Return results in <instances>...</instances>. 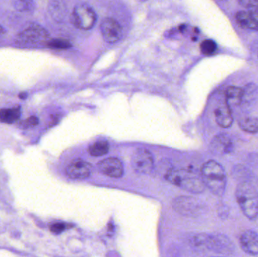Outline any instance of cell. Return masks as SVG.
Wrapping results in <instances>:
<instances>
[{"label":"cell","mask_w":258,"mask_h":257,"mask_svg":"<svg viewBox=\"0 0 258 257\" xmlns=\"http://www.w3.org/2000/svg\"><path fill=\"white\" fill-rule=\"evenodd\" d=\"M252 15V16L254 17V20H255L256 23H257V25L258 27V8H256V9H251V10L248 11Z\"/></svg>","instance_id":"obj_26"},{"label":"cell","mask_w":258,"mask_h":257,"mask_svg":"<svg viewBox=\"0 0 258 257\" xmlns=\"http://www.w3.org/2000/svg\"><path fill=\"white\" fill-rule=\"evenodd\" d=\"M50 34L40 24L33 23L21 30L15 38V43L21 47L33 48L47 44Z\"/></svg>","instance_id":"obj_4"},{"label":"cell","mask_w":258,"mask_h":257,"mask_svg":"<svg viewBox=\"0 0 258 257\" xmlns=\"http://www.w3.org/2000/svg\"><path fill=\"white\" fill-rule=\"evenodd\" d=\"M132 168L135 172L141 175L150 174L153 169L154 160L150 151L139 149L134 152L131 160Z\"/></svg>","instance_id":"obj_6"},{"label":"cell","mask_w":258,"mask_h":257,"mask_svg":"<svg viewBox=\"0 0 258 257\" xmlns=\"http://www.w3.org/2000/svg\"><path fill=\"white\" fill-rule=\"evenodd\" d=\"M201 176L205 185L215 196H222L224 194L227 186V175L221 164L214 160L208 161L202 167Z\"/></svg>","instance_id":"obj_1"},{"label":"cell","mask_w":258,"mask_h":257,"mask_svg":"<svg viewBox=\"0 0 258 257\" xmlns=\"http://www.w3.org/2000/svg\"><path fill=\"white\" fill-rule=\"evenodd\" d=\"M15 10L20 12H29L34 9L33 0H12Z\"/></svg>","instance_id":"obj_20"},{"label":"cell","mask_w":258,"mask_h":257,"mask_svg":"<svg viewBox=\"0 0 258 257\" xmlns=\"http://www.w3.org/2000/svg\"><path fill=\"white\" fill-rule=\"evenodd\" d=\"M38 123H39L38 118L35 117V116H31V117L27 119V120L23 122L21 125H22V128H29L36 126V125H38Z\"/></svg>","instance_id":"obj_24"},{"label":"cell","mask_w":258,"mask_h":257,"mask_svg":"<svg viewBox=\"0 0 258 257\" xmlns=\"http://www.w3.org/2000/svg\"><path fill=\"white\" fill-rule=\"evenodd\" d=\"M200 49H201L202 53L205 55H211L216 51L217 45L213 40L206 39V40L202 42L201 45H200Z\"/></svg>","instance_id":"obj_22"},{"label":"cell","mask_w":258,"mask_h":257,"mask_svg":"<svg viewBox=\"0 0 258 257\" xmlns=\"http://www.w3.org/2000/svg\"><path fill=\"white\" fill-rule=\"evenodd\" d=\"M241 129L245 132L255 134L258 132V119L256 117H245L239 122Z\"/></svg>","instance_id":"obj_18"},{"label":"cell","mask_w":258,"mask_h":257,"mask_svg":"<svg viewBox=\"0 0 258 257\" xmlns=\"http://www.w3.org/2000/svg\"><path fill=\"white\" fill-rule=\"evenodd\" d=\"M20 98H21V99H23V98H25L26 97H27V95H26L25 93L21 94L20 95Z\"/></svg>","instance_id":"obj_28"},{"label":"cell","mask_w":258,"mask_h":257,"mask_svg":"<svg viewBox=\"0 0 258 257\" xmlns=\"http://www.w3.org/2000/svg\"><path fill=\"white\" fill-rule=\"evenodd\" d=\"M236 196L245 217L255 219L258 215V193L254 186L249 182L241 183L236 188Z\"/></svg>","instance_id":"obj_3"},{"label":"cell","mask_w":258,"mask_h":257,"mask_svg":"<svg viewBox=\"0 0 258 257\" xmlns=\"http://www.w3.org/2000/svg\"><path fill=\"white\" fill-rule=\"evenodd\" d=\"M172 206L174 211L183 216L195 215L200 210V205L197 201L188 196L176 198L173 201Z\"/></svg>","instance_id":"obj_8"},{"label":"cell","mask_w":258,"mask_h":257,"mask_svg":"<svg viewBox=\"0 0 258 257\" xmlns=\"http://www.w3.org/2000/svg\"><path fill=\"white\" fill-rule=\"evenodd\" d=\"M46 45L48 48H53V49H68L72 46L71 42L68 41L59 39H49Z\"/></svg>","instance_id":"obj_21"},{"label":"cell","mask_w":258,"mask_h":257,"mask_svg":"<svg viewBox=\"0 0 258 257\" xmlns=\"http://www.w3.org/2000/svg\"><path fill=\"white\" fill-rule=\"evenodd\" d=\"M92 166L83 160L73 161L66 168V174L72 179H86L90 176Z\"/></svg>","instance_id":"obj_10"},{"label":"cell","mask_w":258,"mask_h":257,"mask_svg":"<svg viewBox=\"0 0 258 257\" xmlns=\"http://www.w3.org/2000/svg\"><path fill=\"white\" fill-rule=\"evenodd\" d=\"M233 143L232 139L227 134H219L212 140L211 149L214 153L218 155H226L233 150Z\"/></svg>","instance_id":"obj_11"},{"label":"cell","mask_w":258,"mask_h":257,"mask_svg":"<svg viewBox=\"0 0 258 257\" xmlns=\"http://www.w3.org/2000/svg\"><path fill=\"white\" fill-rule=\"evenodd\" d=\"M205 244L206 247L217 250V252H221L222 253H229L231 250L232 244H230V240L223 235H207Z\"/></svg>","instance_id":"obj_13"},{"label":"cell","mask_w":258,"mask_h":257,"mask_svg":"<svg viewBox=\"0 0 258 257\" xmlns=\"http://www.w3.org/2000/svg\"><path fill=\"white\" fill-rule=\"evenodd\" d=\"M165 178L182 190L195 194L203 193L206 187L201 175L186 169H172L168 172Z\"/></svg>","instance_id":"obj_2"},{"label":"cell","mask_w":258,"mask_h":257,"mask_svg":"<svg viewBox=\"0 0 258 257\" xmlns=\"http://www.w3.org/2000/svg\"><path fill=\"white\" fill-rule=\"evenodd\" d=\"M110 146L106 141H99L94 143L89 147V152L92 156H102L109 152Z\"/></svg>","instance_id":"obj_19"},{"label":"cell","mask_w":258,"mask_h":257,"mask_svg":"<svg viewBox=\"0 0 258 257\" xmlns=\"http://www.w3.org/2000/svg\"><path fill=\"white\" fill-rule=\"evenodd\" d=\"M98 17L92 6L87 3H80L73 11L71 21L77 28L89 30L95 27Z\"/></svg>","instance_id":"obj_5"},{"label":"cell","mask_w":258,"mask_h":257,"mask_svg":"<svg viewBox=\"0 0 258 257\" xmlns=\"http://www.w3.org/2000/svg\"><path fill=\"white\" fill-rule=\"evenodd\" d=\"M103 39L108 43H115L122 38V29L120 24L111 18H107L101 24Z\"/></svg>","instance_id":"obj_7"},{"label":"cell","mask_w":258,"mask_h":257,"mask_svg":"<svg viewBox=\"0 0 258 257\" xmlns=\"http://www.w3.org/2000/svg\"><path fill=\"white\" fill-rule=\"evenodd\" d=\"M215 115L217 123L221 128H230L233 124V119L231 110L227 103L218 107L215 110Z\"/></svg>","instance_id":"obj_14"},{"label":"cell","mask_w":258,"mask_h":257,"mask_svg":"<svg viewBox=\"0 0 258 257\" xmlns=\"http://www.w3.org/2000/svg\"><path fill=\"white\" fill-rule=\"evenodd\" d=\"M21 116L20 107L13 109H3L0 110V122L3 123L12 124L16 122Z\"/></svg>","instance_id":"obj_17"},{"label":"cell","mask_w":258,"mask_h":257,"mask_svg":"<svg viewBox=\"0 0 258 257\" xmlns=\"http://www.w3.org/2000/svg\"><path fill=\"white\" fill-rule=\"evenodd\" d=\"M65 225L63 223H55V224L51 225L50 227V230L54 234H60L63 232L65 229Z\"/></svg>","instance_id":"obj_25"},{"label":"cell","mask_w":258,"mask_h":257,"mask_svg":"<svg viewBox=\"0 0 258 257\" xmlns=\"http://www.w3.org/2000/svg\"><path fill=\"white\" fill-rule=\"evenodd\" d=\"M236 20L238 24L242 28L258 31L257 23L249 12H245V11L238 12L236 15Z\"/></svg>","instance_id":"obj_15"},{"label":"cell","mask_w":258,"mask_h":257,"mask_svg":"<svg viewBox=\"0 0 258 257\" xmlns=\"http://www.w3.org/2000/svg\"><path fill=\"white\" fill-rule=\"evenodd\" d=\"M242 250L249 255H258V234L255 231L247 230L240 238Z\"/></svg>","instance_id":"obj_12"},{"label":"cell","mask_w":258,"mask_h":257,"mask_svg":"<svg viewBox=\"0 0 258 257\" xmlns=\"http://www.w3.org/2000/svg\"><path fill=\"white\" fill-rule=\"evenodd\" d=\"M225 95L226 103L229 107L239 105L243 100V90L240 88L231 86L227 88Z\"/></svg>","instance_id":"obj_16"},{"label":"cell","mask_w":258,"mask_h":257,"mask_svg":"<svg viewBox=\"0 0 258 257\" xmlns=\"http://www.w3.org/2000/svg\"><path fill=\"white\" fill-rule=\"evenodd\" d=\"M98 168L106 176L113 178H119L124 173L123 165L120 160L116 158H108L102 160L98 164Z\"/></svg>","instance_id":"obj_9"},{"label":"cell","mask_w":258,"mask_h":257,"mask_svg":"<svg viewBox=\"0 0 258 257\" xmlns=\"http://www.w3.org/2000/svg\"><path fill=\"white\" fill-rule=\"evenodd\" d=\"M239 3L248 11L258 8V0H239Z\"/></svg>","instance_id":"obj_23"},{"label":"cell","mask_w":258,"mask_h":257,"mask_svg":"<svg viewBox=\"0 0 258 257\" xmlns=\"http://www.w3.org/2000/svg\"><path fill=\"white\" fill-rule=\"evenodd\" d=\"M4 28H3V27H2L1 25H0V36H1V35L3 34V33H4Z\"/></svg>","instance_id":"obj_27"}]
</instances>
